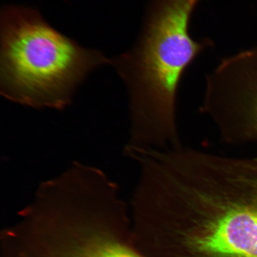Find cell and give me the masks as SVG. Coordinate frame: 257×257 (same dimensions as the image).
Returning a JSON list of instances; mask_svg holds the SVG:
<instances>
[{"label": "cell", "instance_id": "4", "mask_svg": "<svg viewBox=\"0 0 257 257\" xmlns=\"http://www.w3.org/2000/svg\"><path fill=\"white\" fill-rule=\"evenodd\" d=\"M200 110L224 144L257 143V47L224 58L208 74Z\"/></svg>", "mask_w": 257, "mask_h": 257}, {"label": "cell", "instance_id": "3", "mask_svg": "<svg viewBox=\"0 0 257 257\" xmlns=\"http://www.w3.org/2000/svg\"><path fill=\"white\" fill-rule=\"evenodd\" d=\"M0 92L34 108L62 110L88 74L111 63L51 27L37 9L8 5L0 16Z\"/></svg>", "mask_w": 257, "mask_h": 257}, {"label": "cell", "instance_id": "5", "mask_svg": "<svg viewBox=\"0 0 257 257\" xmlns=\"http://www.w3.org/2000/svg\"><path fill=\"white\" fill-rule=\"evenodd\" d=\"M213 236L219 257H257V154L221 159Z\"/></svg>", "mask_w": 257, "mask_h": 257}, {"label": "cell", "instance_id": "2", "mask_svg": "<svg viewBox=\"0 0 257 257\" xmlns=\"http://www.w3.org/2000/svg\"><path fill=\"white\" fill-rule=\"evenodd\" d=\"M201 0H150L133 48L111 60L126 84L130 115L128 146L168 149L181 146L177 96L188 67L210 38L189 33L193 12Z\"/></svg>", "mask_w": 257, "mask_h": 257}, {"label": "cell", "instance_id": "1", "mask_svg": "<svg viewBox=\"0 0 257 257\" xmlns=\"http://www.w3.org/2000/svg\"><path fill=\"white\" fill-rule=\"evenodd\" d=\"M118 191L101 170L73 163L2 231L0 257H147Z\"/></svg>", "mask_w": 257, "mask_h": 257}]
</instances>
